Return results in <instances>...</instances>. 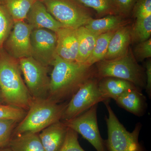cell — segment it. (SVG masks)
<instances>
[{"label":"cell","mask_w":151,"mask_h":151,"mask_svg":"<svg viewBox=\"0 0 151 151\" xmlns=\"http://www.w3.org/2000/svg\"><path fill=\"white\" fill-rule=\"evenodd\" d=\"M133 9V14L136 19L151 15V0H137Z\"/></svg>","instance_id":"30"},{"label":"cell","mask_w":151,"mask_h":151,"mask_svg":"<svg viewBox=\"0 0 151 151\" xmlns=\"http://www.w3.org/2000/svg\"><path fill=\"white\" fill-rule=\"evenodd\" d=\"M68 103H57L49 97L33 99L26 115L15 128L12 136L27 133H38L61 121Z\"/></svg>","instance_id":"3"},{"label":"cell","mask_w":151,"mask_h":151,"mask_svg":"<svg viewBox=\"0 0 151 151\" xmlns=\"http://www.w3.org/2000/svg\"><path fill=\"white\" fill-rule=\"evenodd\" d=\"M7 146L11 151H45L38 133L14 135Z\"/></svg>","instance_id":"18"},{"label":"cell","mask_w":151,"mask_h":151,"mask_svg":"<svg viewBox=\"0 0 151 151\" xmlns=\"http://www.w3.org/2000/svg\"><path fill=\"white\" fill-rule=\"evenodd\" d=\"M16 60L4 49L0 51V91L6 104L27 111L33 99L22 78Z\"/></svg>","instance_id":"2"},{"label":"cell","mask_w":151,"mask_h":151,"mask_svg":"<svg viewBox=\"0 0 151 151\" xmlns=\"http://www.w3.org/2000/svg\"><path fill=\"white\" fill-rule=\"evenodd\" d=\"M55 33L56 55L67 61L76 62L78 46L76 29L63 27Z\"/></svg>","instance_id":"12"},{"label":"cell","mask_w":151,"mask_h":151,"mask_svg":"<svg viewBox=\"0 0 151 151\" xmlns=\"http://www.w3.org/2000/svg\"><path fill=\"white\" fill-rule=\"evenodd\" d=\"M116 30L111 31L98 36L94 49L84 64L91 66L104 59L108 50L109 42Z\"/></svg>","instance_id":"22"},{"label":"cell","mask_w":151,"mask_h":151,"mask_svg":"<svg viewBox=\"0 0 151 151\" xmlns=\"http://www.w3.org/2000/svg\"><path fill=\"white\" fill-rule=\"evenodd\" d=\"M97 107L98 104H96L77 117L62 122L66 127L81 135L97 151H108L98 127Z\"/></svg>","instance_id":"9"},{"label":"cell","mask_w":151,"mask_h":151,"mask_svg":"<svg viewBox=\"0 0 151 151\" xmlns=\"http://www.w3.org/2000/svg\"><path fill=\"white\" fill-rule=\"evenodd\" d=\"M19 122L10 119H0V148L7 147Z\"/></svg>","instance_id":"26"},{"label":"cell","mask_w":151,"mask_h":151,"mask_svg":"<svg viewBox=\"0 0 151 151\" xmlns=\"http://www.w3.org/2000/svg\"><path fill=\"white\" fill-rule=\"evenodd\" d=\"M104 103L108 113V116L105 117L108 128V139L105 140L107 150L146 151L139 140L142 124L137 123L132 132H129L119 121L109 105V100Z\"/></svg>","instance_id":"5"},{"label":"cell","mask_w":151,"mask_h":151,"mask_svg":"<svg viewBox=\"0 0 151 151\" xmlns=\"http://www.w3.org/2000/svg\"><path fill=\"white\" fill-rule=\"evenodd\" d=\"M52 65L48 97L57 103L70 100L86 81L97 77L96 69L92 66L67 61L57 55Z\"/></svg>","instance_id":"1"},{"label":"cell","mask_w":151,"mask_h":151,"mask_svg":"<svg viewBox=\"0 0 151 151\" xmlns=\"http://www.w3.org/2000/svg\"><path fill=\"white\" fill-rule=\"evenodd\" d=\"M28 24L33 29H45L55 32L64 27L49 13L43 2L36 1L27 14Z\"/></svg>","instance_id":"13"},{"label":"cell","mask_w":151,"mask_h":151,"mask_svg":"<svg viewBox=\"0 0 151 151\" xmlns=\"http://www.w3.org/2000/svg\"><path fill=\"white\" fill-rule=\"evenodd\" d=\"M134 55L137 61H142L151 57V39L139 43L135 47Z\"/></svg>","instance_id":"29"},{"label":"cell","mask_w":151,"mask_h":151,"mask_svg":"<svg viewBox=\"0 0 151 151\" xmlns=\"http://www.w3.org/2000/svg\"><path fill=\"white\" fill-rule=\"evenodd\" d=\"M132 27L124 25L111 38L104 60L115 59L127 53L132 40Z\"/></svg>","instance_id":"16"},{"label":"cell","mask_w":151,"mask_h":151,"mask_svg":"<svg viewBox=\"0 0 151 151\" xmlns=\"http://www.w3.org/2000/svg\"><path fill=\"white\" fill-rule=\"evenodd\" d=\"M32 57L41 64L52 65L56 54L55 33L45 29H34L30 36Z\"/></svg>","instance_id":"10"},{"label":"cell","mask_w":151,"mask_h":151,"mask_svg":"<svg viewBox=\"0 0 151 151\" xmlns=\"http://www.w3.org/2000/svg\"><path fill=\"white\" fill-rule=\"evenodd\" d=\"M78 134L77 132L68 128L65 140L59 151H85L79 144Z\"/></svg>","instance_id":"28"},{"label":"cell","mask_w":151,"mask_h":151,"mask_svg":"<svg viewBox=\"0 0 151 151\" xmlns=\"http://www.w3.org/2000/svg\"><path fill=\"white\" fill-rule=\"evenodd\" d=\"M95 69L98 79L116 77L132 82L141 90L145 88V70L138 64L129 48L122 56L97 63Z\"/></svg>","instance_id":"4"},{"label":"cell","mask_w":151,"mask_h":151,"mask_svg":"<svg viewBox=\"0 0 151 151\" xmlns=\"http://www.w3.org/2000/svg\"><path fill=\"white\" fill-rule=\"evenodd\" d=\"M35 1H44V0H35Z\"/></svg>","instance_id":"35"},{"label":"cell","mask_w":151,"mask_h":151,"mask_svg":"<svg viewBox=\"0 0 151 151\" xmlns=\"http://www.w3.org/2000/svg\"><path fill=\"white\" fill-rule=\"evenodd\" d=\"M27 111L7 104L0 105V119H10L19 122L24 119Z\"/></svg>","instance_id":"27"},{"label":"cell","mask_w":151,"mask_h":151,"mask_svg":"<svg viewBox=\"0 0 151 151\" xmlns=\"http://www.w3.org/2000/svg\"><path fill=\"white\" fill-rule=\"evenodd\" d=\"M19 65L23 74L25 84L33 99L48 98L50 78L47 67L41 64L32 57L19 59Z\"/></svg>","instance_id":"7"},{"label":"cell","mask_w":151,"mask_h":151,"mask_svg":"<svg viewBox=\"0 0 151 151\" xmlns=\"http://www.w3.org/2000/svg\"><path fill=\"white\" fill-rule=\"evenodd\" d=\"M4 100H3L2 95L0 91V105L4 104Z\"/></svg>","instance_id":"34"},{"label":"cell","mask_w":151,"mask_h":151,"mask_svg":"<svg viewBox=\"0 0 151 151\" xmlns=\"http://www.w3.org/2000/svg\"><path fill=\"white\" fill-rule=\"evenodd\" d=\"M122 17L118 15H108L98 19L92 18L84 26L92 32L100 35L105 32L116 30L126 24Z\"/></svg>","instance_id":"19"},{"label":"cell","mask_w":151,"mask_h":151,"mask_svg":"<svg viewBox=\"0 0 151 151\" xmlns=\"http://www.w3.org/2000/svg\"><path fill=\"white\" fill-rule=\"evenodd\" d=\"M138 89H130L122 94L116 100L119 107L138 117L145 115L147 104V98Z\"/></svg>","instance_id":"15"},{"label":"cell","mask_w":151,"mask_h":151,"mask_svg":"<svg viewBox=\"0 0 151 151\" xmlns=\"http://www.w3.org/2000/svg\"><path fill=\"white\" fill-rule=\"evenodd\" d=\"M49 13L64 27L77 29L92 18L89 11L77 0H44Z\"/></svg>","instance_id":"6"},{"label":"cell","mask_w":151,"mask_h":151,"mask_svg":"<svg viewBox=\"0 0 151 151\" xmlns=\"http://www.w3.org/2000/svg\"><path fill=\"white\" fill-rule=\"evenodd\" d=\"M14 23L10 15L0 2V51L4 49V44L12 29Z\"/></svg>","instance_id":"25"},{"label":"cell","mask_w":151,"mask_h":151,"mask_svg":"<svg viewBox=\"0 0 151 151\" xmlns=\"http://www.w3.org/2000/svg\"><path fill=\"white\" fill-rule=\"evenodd\" d=\"M78 39V53L76 62L84 63L91 55L99 35L84 26L76 29Z\"/></svg>","instance_id":"20"},{"label":"cell","mask_w":151,"mask_h":151,"mask_svg":"<svg viewBox=\"0 0 151 151\" xmlns=\"http://www.w3.org/2000/svg\"><path fill=\"white\" fill-rule=\"evenodd\" d=\"M146 86L145 89L149 98L151 97V61H147L145 64Z\"/></svg>","instance_id":"32"},{"label":"cell","mask_w":151,"mask_h":151,"mask_svg":"<svg viewBox=\"0 0 151 151\" xmlns=\"http://www.w3.org/2000/svg\"><path fill=\"white\" fill-rule=\"evenodd\" d=\"M85 6L92 8L100 16L108 15H119L113 0H77Z\"/></svg>","instance_id":"24"},{"label":"cell","mask_w":151,"mask_h":151,"mask_svg":"<svg viewBox=\"0 0 151 151\" xmlns=\"http://www.w3.org/2000/svg\"><path fill=\"white\" fill-rule=\"evenodd\" d=\"M32 28L24 21H14L4 46L8 54L16 59L32 56L30 36Z\"/></svg>","instance_id":"11"},{"label":"cell","mask_w":151,"mask_h":151,"mask_svg":"<svg viewBox=\"0 0 151 151\" xmlns=\"http://www.w3.org/2000/svg\"><path fill=\"white\" fill-rule=\"evenodd\" d=\"M118 13L123 17L129 14L137 0H113Z\"/></svg>","instance_id":"31"},{"label":"cell","mask_w":151,"mask_h":151,"mask_svg":"<svg viewBox=\"0 0 151 151\" xmlns=\"http://www.w3.org/2000/svg\"><path fill=\"white\" fill-rule=\"evenodd\" d=\"M35 0H0L14 21H24Z\"/></svg>","instance_id":"21"},{"label":"cell","mask_w":151,"mask_h":151,"mask_svg":"<svg viewBox=\"0 0 151 151\" xmlns=\"http://www.w3.org/2000/svg\"><path fill=\"white\" fill-rule=\"evenodd\" d=\"M0 151H11V150L8 146H7L4 147L0 148Z\"/></svg>","instance_id":"33"},{"label":"cell","mask_w":151,"mask_h":151,"mask_svg":"<svg viewBox=\"0 0 151 151\" xmlns=\"http://www.w3.org/2000/svg\"><path fill=\"white\" fill-rule=\"evenodd\" d=\"M97 77L89 79L78 89L68 103L61 121L73 119L81 115L93 105L106 101L98 87Z\"/></svg>","instance_id":"8"},{"label":"cell","mask_w":151,"mask_h":151,"mask_svg":"<svg viewBox=\"0 0 151 151\" xmlns=\"http://www.w3.org/2000/svg\"><path fill=\"white\" fill-rule=\"evenodd\" d=\"M132 40L140 42L151 38V15L137 19L134 27H132Z\"/></svg>","instance_id":"23"},{"label":"cell","mask_w":151,"mask_h":151,"mask_svg":"<svg viewBox=\"0 0 151 151\" xmlns=\"http://www.w3.org/2000/svg\"><path fill=\"white\" fill-rule=\"evenodd\" d=\"M68 128L61 121L52 124L39 134L45 151H59L66 138Z\"/></svg>","instance_id":"14"},{"label":"cell","mask_w":151,"mask_h":151,"mask_svg":"<svg viewBox=\"0 0 151 151\" xmlns=\"http://www.w3.org/2000/svg\"><path fill=\"white\" fill-rule=\"evenodd\" d=\"M98 79L99 91L106 101L111 99L116 101L124 92L138 88L132 82L121 78L107 77Z\"/></svg>","instance_id":"17"}]
</instances>
